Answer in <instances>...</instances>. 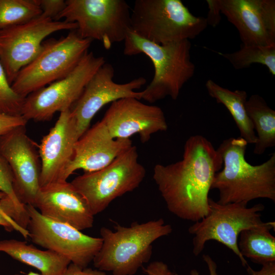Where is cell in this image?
<instances>
[{"instance_id": "1", "label": "cell", "mask_w": 275, "mask_h": 275, "mask_svg": "<svg viewBox=\"0 0 275 275\" xmlns=\"http://www.w3.org/2000/svg\"><path fill=\"white\" fill-rule=\"evenodd\" d=\"M223 164L212 143L195 135L185 142L181 160L156 164L153 178L169 211L194 223L205 216L210 210L208 195L212 181Z\"/></svg>"}, {"instance_id": "2", "label": "cell", "mask_w": 275, "mask_h": 275, "mask_svg": "<svg viewBox=\"0 0 275 275\" xmlns=\"http://www.w3.org/2000/svg\"><path fill=\"white\" fill-rule=\"evenodd\" d=\"M247 145L240 136L230 138L217 149L224 168L215 174L211 189L218 190L219 204H248L260 198L275 202V153L263 163L252 165L245 158Z\"/></svg>"}, {"instance_id": "3", "label": "cell", "mask_w": 275, "mask_h": 275, "mask_svg": "<svg viewBox=\"0 0 275 275\" xmlns=\"http://www.w3.org/2000/svg\"><path fill=\"white\" fill-rule=\"evenodd\" d=\"M172 231L162 218L135 222L128 227L116 224L114 231L103 227L100 229L102 243L93 260L94 266L113 275H134L150 259L152 243Z\"/></svg>"}, {"instance_id": "4", "label": "cell", "mask_w": 275, "mask_h": 275, "mask_svg": "<svg viewBox=\"0 0 275 275\" xmlns=\"http://www.w3.org/2000/svg\"><path fill=\"white\" fill-rule=\"evenodd\" d=\"M124 42L125 55L144 53L149 58L154 68L153 78L142 91L141 99L151 103L167 96L176 100L184 84L195 72V65L190 59V41L160 45L141 37L130 30Z\"/></svg>"}, {"instance_id": "5", "label": "cell", "mask_w": 275, "mask_h": 275, "mask_svg": "<svg viewBox=\"0 0 275 275\" xmlns=\"http://www.w3.org/2000/svg\"><path fill=\"white\" fill-rule=\"evenodd\" d=\"M207 26L180 0H136L131 11L130 30L160 45L193 39Z\"/></svg>"}, {"instance_id": "6", "label": "cell", "mask_w": 275, "mask_h": 275, "mask_svg": "<svg viewBox=\"0 0 275 275\" xmlns=\"http://www.w3.org/2000/svg\"><path fill=\"white\" fill-rule=\"evenodd\" d=\"M92 41L81 38L76 30L65 37L43 41L35 58L19 72L11 85L12 89L25 98L63 78L77 65Z\"/></svg>"}, {"instance_id": "7", "label": "cell", "mask_w": 275, "mask_h": 275, "mask_svg": "<svg viewBox=\"0 0 275 275\" xmlns=\"http://www.w3.org/2000/svg\"><path fill=\"white\" fill-rule=\"evenodd\" d=\"M209 205L208 213L188 228V233L193 235V253L198 256L207 241L215 240L231 250L246 267L249 264L239 251L238 236L244 230L269 223L261 218L264 206L261 203L250 207L245 203L221 204L210 198Z\"/></svg>"}, {"instance_id": "8", "label": "cell", "mask_w": 275, "mask_h": 275, "mask_svg": "<svg viewBox=\"0 0 275 275\" xmlns=\"http://www.w3.org/2000/svg\"><path fill=\"white\" fill-rule=\"evenodd\" d=\"M132 146L105 167L84 173L71 182L86 201L94 215L102 212L117 198L137 188L146 176Z\"/></svg>"}, {"instance_id": "9", "label": "cell", "mask_w": 275, "mask_h": 275, "mask_svg": "<svg viewBox=\"0 0 275 275\" xmlns=\"http://www.w3.org/2000/svg\"><path fill=\"white\" fill-rule=\"evenodd\" d=\"M75 23L82 38L102 42L109 49L124 41L131 27V11L124 0H66L55 20Z\"/></svg>"}, {"instance_id": "10", "label": "cell", "mask_w": 275, "mask_h": 275, "mask_svg": "<svg viewBox=\"0 0 275 275\" xmlns=\"http://www.w3.org/2000/svg\"><path fill=\"white\" fill-rule=\"evenodd\" d=\"M105 62L104 57H96L93 52L87 51L65 77L26 96L21 116L28 121H48L57 112L70 109L87 83Z\"/></svg>"}, {"instance_id": "11", "label": "cell", "mask_w": 275, "mask_h": 275, "mask_svg": "<svg viewBox=\"0 0 275 275\" xmlns=\"http://www.w3.org/2000/svg\"><path fill=\"white\" fill-rule=\"evenodd\" d=\"M26 208L30 217L29 237L33 243L82 268L93 261L102 245L101 237L87 235L68 224L49 219L33 205H26Z\"/></svg>"}, {"instance_id": "12", "label": "cell", "mask_w": 275, "mask_h": 275, "mask_svg": "<svg viewBox=\"0 0 275 275\" xmlns=\"http://www.w3.org/2000/svg\"><path fill=\"white\" fill-rule=\"evenodd\" d=\"M77 28L75 23L56 21L41 15L28 22L0 29V61L10 84L37 56L45 38L58 31Z\"/></svg>"}, {"instance_id": "13", "label": "cell", "mask_w": 275, "mask_h": 275, "mask_svg": "<svg viewBox=\"0 0 275 275\" xmlns=\"http://www.w3.org/2000/svg\"><path fill=\"white\" fill-rule=\"evenodd\" d=\"M114 75V67L105 62L92 77L71 108L79 138L89 129L91 120L104 105L124 98L141 99L142 92L136 90L146 84L145 78L139 77L126 83L118 84L113 80Z\"/></svg>"}, {"instance_id": "14", "label": "cell", "mask_w": 275, "mask_h": 275, "mask_svg": "<svg viewBox=\"0 0 275 275\" xmlns=\"http://www.w3.org/2000/svg\"><path fill=\"white\" fill-rule=\"evenodd\" d=\"M0 152L12 171L17 198L24 205L34 206L41 164L38 144L28 135L25 126L0 136Z\"/></svg>"}, {"instance_id": "15", "label": "cell", "mask_w": 275, "mask_h": 275, "mask_svg": "<svg viewBox=\"0 0 275 275\" xmlns=\"http://www.w3.org/2000/svg\"><path fill=\"white\" fill-rule=\"evenodd\" d=\"M102 120L113 139H129L139 134L141 142H148L151 136L168 129L162 109L146 104L135 98H124L111 103Z\"/></svg>"}, {"instance_id": "16", "label": "cell", "mask_w": 275, "mask_h": 275, "mask_svg": "<svg viewBox=\"0 0 275 275\" xmlns=\"http://www.w3.org/2000/svg\"><path fill=\"white\" fill-rule=\"evenodd\" d=\"M244 46L275 45L274 0H218Z\"/></svg>"}, {"instance_id": "17", "label": "cell", "mask_w": 275, "mask_h": 275, "mask_svg": "<svg viewBox=\"0 0 275 275\" xmlns=\"http://www.w3.org/2000/svg\"><path fill=\"white\" fill-rule=\"evenodd\" d=\"M79 139L71 108L61 112L54 125L38 145L41 164L40 187L63 181V173L73 158L75 145Z\"/></svg>"}, {"instance_id": "18", "label": "cell", "mask_w": 275, "mask_h": 275, "mask_svg": "<svg viewBox=\"0 0 275 275\" xmlns=\"http://www.w3.org/2000/svg\"><path fill=\"white\" fill-rule=\"evenodd\" d=\"M34 207L42 215L80 231L93 226L94 215L86 201L67 181L40 187Z\"/></svg>"}, {"instance_id": "19", "label": "cell", "mask_w": 275, "mask_h": 275, "mask_svg": "<svg viewBox=\"0 0 275 275\" xmlns=\"http://www.w3.org/2000/svg\"><path fill=\"white\" fill-rule=\"evenodd\" d=\"M132 146L130 139H113L101 120L89 128L76 143L73 158L62 180L67 181L79 169L85 173L100 170Z\"/></svg>"}, {"instance_id": "20", "label": "cell", "mask_w": 275, "mask_h": 275, "mask_svg": "<svg viewBox=\"0 0 275 275\" xmlns=\"http://www.w3.org/2000/svg\"><path fill=\"white\" fill-rule=\"evenodd\" d=\"M0 252L39 270L42 275H61L71 261L50 250L43 251L25 241L16 239L0 241Z\"/></svg>"}, {"instance_id": "21", "label": "cell", "mask_w": 275, "mask_h": 275, "mask_svg": "<svg viewBox=\"0 0 275 275\" xmlns=\"http://www.w3.org/2000/svg\"><path fill=\"white\" fill-rule=\"evenodd\" d=\"M205 86L209 95L217 103L224 105L229 112L238 128L240 137L248 144H255L257 138L245 106L247 93L243 90L231 91L212 79L207 80Z\"/></svg>"}, {"instance_id": "22", "label": "cell", "mask_w": 275, "mask_h": 275, "mask_svg": "<svg viewBox=\"0 0 275 275\" xmlns=\"http://www.w3.org/2000/svg\"><path fill=\"white\" fill-rule=\"evenodd\" d=\"M274 222L266 225L242 231L238 239L239 251L244 258L261 265L275 262Z\"/></svg>"}, {"instance_id": "23", "label": "cell", "mask_w": 275, "mask_h": 275, "mask_svg": "<svg viewBox=\"0 0 275 275\" xmlns=\"http://www.w3.org/2000/svg\"><path fill=\"white\" fill-rule=\"evenodd\" d=\"M245 106L257 134L254 153L261 155L275 146V111L258 94L247 99Z\"/></svg>"}, {"instance_id": "24", "label": "cell", "mask_w": 275, "mask_h": 275, "mask_svg": "<svg viewBox=\"0 0 275 275\" xmlns=\"http://www.w3.org/2000/svg\"><path fill=\"white\" fill-rule=\"evenodd\" d=\"M216 52L227 59L237 70L249 67L253 64L265 66L269 72L275 75V45L244 46L232 53Z\"/></svg>"}, {"instance_id": "25", "label": "cell", "mask_w": 275, "mask_h": 275, "mask_svg": "<svg viewBox=\"0 0 275 275\" xmlns=\"http://www.w3.org/2000/svg\"><path fill=\"white\" fill-rule=\"evenodd\" d=\"M41 14L38 0H0V29L28 22Z\"/></svg>"}, {"instance_id": "26", "label": "cell", "mask_w": 275, "mask_h": 275, "mask_svg": "<svg viewBox=\"0 0 275 275\" xmlns=\"http://www.w3.org/2000/svg\"><path fill=\"white\" fill-rule=\"evenodd\" d=\"M24 100L12 89L0 61V111L11 115L21 116Z\"/></svg>"}, {"instance_id": "27", "label": "cell", "mask_w": 275, "mask_h": 275, "mask_svg": "<svg viewBox=\"0 0 275 275\" xmlns=\"http://www.w3.org/2000/svg\"><path fill=\"white\" fill-rule=\"evenodd\" d=\"M14 179L11 169L0 152V192L4 193L12 202L20 214L30 221L26 205L17 198L14 187Z\"/></svg>"}, {"instance_id": "28", "label": "cell", "mask_w": 275, "mask_h": 275, "mask_svg": "<svg viewBox=\"0 0 275 275\" xmlns=\"http://www.w3.org/2000/svg\"><path fill=\"white\" fill-rule=\"evenodd\" d=\"M26 121L22 116L9 115L0 111V136L22 126H25Z\"/></svg>"}, {"instance_id": "29", "label": "cell", "mask_w": 275, "mask_h": 275, "mask_svg": "<svg viewBox=\"0 0 275 275\" xmlns=\"http://www.w3.org/2000/svg\"><path fill=\"white\" fill-rule=\"evenodd\" d=\"M38 2L42 10L41 15L53 20L66 6V1L64 0H38Z\"/></svg>"}, {"instance_id": "30", "label": "cell", "mask_w": 275, "mask_h": 275, "mask_svg": "<svg viewBox=\"0 0 275 275\" xmlns=\"http://www.w3.org/2000/svg\"><path fill=\"white\" fill-rule=\"evenodd\" d=\"M143 271L147 275H178L172 271L168 265L161 261L151 262Z\"/></svg>"}, {"instance_id": "31", "label": "cell", "mask_w": 275, "mask_h": 275, "mask_svg": "<svg viewBox=\"0 0 275 275\" xmlns=\"http://www.w3.org/2000/svg\"><path fill=\"white\" fill-rule=\"evenodd\" d=\"M208 12L206 18L208 25L215 27L219 24L221 20V10L218 0H207Z\"/></svg>"}, {"instance_id": "32", "label": "cell", "mask_w": 275, "mask_h": 275, "mask_svg": "<svg viewBox=\"0 0 275 275\" xmlns=\"http://www.w3.org/2000/svg\"><path fill=\"white\" fill-rule=\"evenodd\" d=\"M61 275H106L104 271L91 268H82L71 263Z\"/></svg>"}, {"instance_id": "33", "label": "cell", "mask_w": 275, "mask_h": 275, "mask_svg": "<svg viewBox=\"0 0 275 275\" xmlns=\"http://www.w3.org/2000/svg\"><path fill=\"white\" fill-rule=\"evenodd\" d=\"M0 226H3L8 231H12L14 229L16 230L25 238L29 237L28 230L21 229L12 219L1 212Z\"/></svg>"}, {"instance_id": "34", "label": "cell", "mask_w": 275, "mask_h": 275, "mask_svg": "<svg viewBox=\"0 0 275 275\" xmlns=\"http://www.w3.org/2000/svg\"><path fill=\"white\" fill-rule=\"evenodd\" d=\"M246 267L250 275H275V262L262 265L261 269L257 271L253 269L249 265Z\"/></svg>"}, {"instance_id": "35", "label": "cell", "mask_w": 275, "mask_h": 275, "mask_svg": "<svg viewBox=\"0 0 275 275\" xmlns=\"http://www.w3.org/2000/svg\"><path fill=\"white\" fill-rule=\"evenodd\" d=\"M204 261L206 264L210 275H218L217 272V264L213 259L208 254H204L202 256ZM190 275H200L196 269L190 271Z\"/></svg>"}, {"instance_id": "36", "label": "cell", "mask_w": 275, "mask_h": 275, "mask_svg": "<svg viewBox=\"0 0 275 275\" xmlns=\"http://www.w3.org/2000/svg\"><path fill=\"white\" fill-rule=\"evenodd\" d=\"M5 195L2 193V192H0V202H1V200L5 197ZM0 212H2V213L4 214L5 215H7L4 212V211H3L1 206H0ZM9 217V216H8Z\"/></svg>"}, {"instance_id": "37", "label": "cell", "mask_w": 275, "mask_h": 275, "mask_svg": "<svg viewBox=\"0 0 275 275\" xmlns=\"http://www.w3.org/2000/svg\"><path fill=\"white\" fill-rule=\"evenodd\" d=\"M28 275H42V274H39V273H36V272H34L33 271H30L28 274Z\"/></svg>"}]
</instances>
